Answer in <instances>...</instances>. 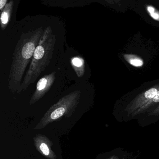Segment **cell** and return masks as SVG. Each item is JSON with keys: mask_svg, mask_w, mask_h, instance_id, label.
<instances>
[{"mask_svg": "<svg viewBox=\"0 0 159 159\" xmlns=\"http://www.w3.org/2000/svg\"><path fill=\"white\" fill-rule=\"evenodd\" d=\"M43 31L42 27H40L21 35L13 54L8 79V87L11 91L19 93L22 92L23 76Z\"/></svg>", "mask_w": 159, "mask_h": 159, "instance_id": "1", "label": "cell"}, {"mask_svg": "<svg viewBox=\"0 0 159 159\" xmlns=\"http://www.w3.org/2000/svg\"><path fill=\"white\" fill-rule=\"evenodd\" d=\"M56 37L51 27L44 30L22 84V91L35 82L37 79L45 70L53 57Z\"/></svg>", "mask_w": 159, "mask_h": 159, "instance_id": "2", "label": "cell"}, {"mask_svg": "<svg viewBox=\"0 0 159 159\" xmlns=\"http://www.w3.org/2000/svg\"><path fill=\"white\" fill-rule=\"evenodd\" d=\"M80 95V91L77 90L64 96L51 106L33 129H43L49 124L58 120L63 117H71L79 104Z\"/></svg>", "mask_w": 159, "mask_h": 159, "instance_id": "3", "label": "cell"}, {"mask_svg": "<svg viewBox=\"0 0 159 159\" xmlns=\"http://www.w3.org/2000/svg\"><path fill=\"white\" fill-rule=\"evenodd\" d=\"M125 108L128 116H134L136 112L146 103L152 99L159 92V80L147 83Z\"/></svg>", "mask_w": 159, "mask_h": 159, "instance_id": "4", "label": "cell"}, {"mask_svg": "<svg viewBox=\"0 0 159 159\" xmlns=\"http://www.w3.org/2000/svg\"><path fill=\"white\" fill-rule=\"evenodd\" d=\"M55 76L56 72L53 71L45 75L38 81L36 90L30 101V105L35 104L45 95L54 83Z\"/></svg>", "mask_w": 159, "mask_h": 159, "instance_id": "5", "label": "cell"}, {"mask_svg": "<svg viewBox=\"0 0 159 159\" xmlns=\"http://www.w3.org/2000/svg\"><path fill=\"white\" fill-rule=\"evenodd\" d=\"M34 144L37 150L47 159H57V156L52 147V141L46 136L41 134L36 135L34 138Z\"/></svg>", "mask_w": 159, "mask_h": 159, "instance_id": "6", "label": "cell"}, {"mask_svg": "<svg viewBox=\"0 0 159 159\" xmlns=\"http://www.w3.org/2000/svg\"><path fill=\"white\" fill-rule=\"evenodd\" d=\"M14 1H11L5 6L1 13V26L2 30H4L9 24L13 9Z\"/></svg>", "mask_w": 159, "mask_h": 159, "instance_id": "7", "label": "cell"}, {"mask_svg": "<svg viewBox=\"0 0 159 159\" xmlns=\"http://www.w3.org/2000/svg\"><path fill=\"white\" fill-rule=\"evenodd\" d=\"M71 64L79 78L82 77L85 72V65L83 58L80 57H75L71 59Z\"/></svg>", "mask_w": 159, "mask_h": 159, "instance_id": "8", "label": "cell"}, {"mask_svg": "<svg viewBox=\"0 0 159 159\" xmlns=\"http://www.w3.org/2000/svg\"><path fill=\"white\" fill-rule=\"evenodd\" d=\"M124 58L131 66L136 67H140L144 65L143 60L135 55L125 54Z\"/></svg>", "mask_w": 159, "mask_h": 159, "instance_id": "9", "label": "cell"}, {"mask_svg": "<svg viewBox=\"0 0 159 159\" xmlns=\"http://www.w3.org/2000/svg\"><path fill=\"white\" fill-rule=\"evenodd\" d=\"M146 10L152 19L159 22V11L152 5H147L146 6Z\"/></svg>", "mask_w": 159, "mask_h": 159, "instance_id": "10", "label": "cell"}, {"mask_svg": "<svg viewBox=\"0 0 159 159\" xmlns=\"http://www.w3.org/2000/svg\"><path fill=\"white\" fill-rule=\"evenodd\" d=\"M148 115L149 116L159 115V106L156 107L153 110H152V111L149 112L148 114Z\"/></svg>", "mask_w": 159, "mask_h": 159, "instance_id": "11", "label": "cell"}, {"mask_svg": "<svg viewBox=\"0 0 159 159\" xmlns=\"http://www.w3.org/2000/svg\"><path fill=\"white\" fill-rule=\"evenodd\" d=\"M8 1L7 0H1L0 1V11L2 12L3 9L7 4Z\"/></svg>", "mask_w": 159, "mask_h": 159, "instance_id": "12", "label": "cell"}]
</instances>
